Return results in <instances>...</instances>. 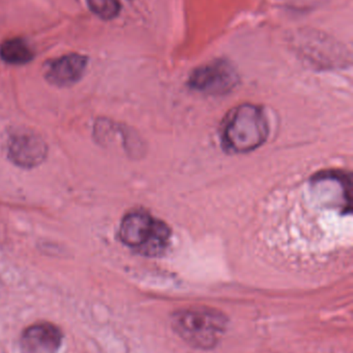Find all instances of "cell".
I'll return each instance as SVG.
<instances>
[{
    "instance_id": "7a4b0ae2",
    "label": "cell",
    "mask_w": 353,
    "mask_h": 353,
    "mask_svg": "<svg viewBox=\"0 0 353 353\" xmlns=\"http://www.w3.org/2000/svg\"><path fill=\"white\" fill-rule=\"evenodd\" d=\"M227 319L213 309H182L172 316V327L189 345L199 350L215 347L224 332Z\"/></svg>"
},
{
    "instance_id": "9c48e42d",
    "label": "cell",
    "mask_w": 353,
    "mask_h": 353,
    "mask_svg": "<svg viewBox=\"0 0 353 353\" xmlns=\"http://www.w3.org/2000/svg\"><path fill=\"white\" fill-rule=\"evenodd\" d=\"M89 10L102 20H113L122 10L120 0H86Z\"/></svg>"
},
{
    "instance_id": "3957f363",
    "label": "cell",
    "mask_w": 353,
    "mask_h": 353,
    "mask_svg": "<svg viewBox=\"0 0 353 353\" xmlns=\"http://www.w3.org/2000/svg\"><path fill=\"white\" fill-rule=\"evenodd\" d=\"M170 236V228L163 221L142 210L126 214L120 223V241L144 256L162 254L169 244Z\"/></svg>"
},
{
    "instance_id": "277c9868",
    "label": "cell",
    "mask_w": 353,
    "mask_h": 353,
    "mask_svg": "<svg viewBox=\"0 0 353 353\" xmlns=\"http://www.w3.org/2000/svg\"><path fill=\"white\" fill-rule=\"evenodd\" d=\"M238 82V72L227 60L217 59L196 68L189 79V86L211 95L231 91Z\"/></svg>"
},
{
    "instance_id": "8992f818",
    "label": "cell",
    "mask_w": 353,
    "mask_h": 353,
    "mask_svg": "<svg viewBox=\"0 0 353 353\" xmlns=\"http://www.w3.org/2000/svg\"><path fill=\"white\" fill-rule=\"evenodd\" d=\"M88 64L87 56L70 53L49 60L45 64L46 80L53 86L70 87L78 83L84 76Z\"/></svg>"
},
{
    "instance_id": "52a82bcc",
    "label": "cell",
    "mask_w": 353,
    "mask_h": 353,
    "mask_svg": "<svg viewBox=\"0 0 353 353\" xmlns=\"http://www.w3.org/2000/svg\"><path fill=\"white\" fill-rule=\"evenodd\" d=\"M62 335L59 327L50 323L30 325L21 336V347L24 353H56L61 346Z\"/></svg>"
},
{
    "instance_id": "6da1fadb",
    "label": "cell",
    "mask_w": 353,
    "mask_h": 353,
    "mask_svg": "<svg viewBox=\"0 0 353 353\" xmlns=\"http://www.w3.org/2000/svg\"><path fill=\"white\" fill-rule=\"evenodd\" d=\"M269 128L263 110L245 103L230 113L223 130V144L229 152L256 150L269 137Z\"/></svg>"
},
{
    "instance_id": "5b68a950",
    "label": "cell",
    "mask_w": 353,
    "mask_h": 353,
    "mask_svg": "<svg viewBox=\"0 0 353 353\" xmlns=\"http://www.w3.org/2000/svg\"><path fill=\"white\" fill-rule=\"evenodd\" d=\"M47 155V143L35 132H16L8 139V159L17 167L33 169L41 165Z\"/></svg>"
},
{
    "instance_id": "ba28073f",
    "label": "cell",
    "mask_w": 353,
    "mask_h": 353,
    "mask_svg": "<svg viewBox=\"0 0 353 353\" xmlns=\"http://www.w3.org/2000/svg\"><path fill=\"white\" fill-rule=\"evenodd\" d=\"M33 57L35 53L28 43L19 37L6 39L0 45V58L6 63L23 65L30 62Z\"/></svg>"
}]
</instances>
